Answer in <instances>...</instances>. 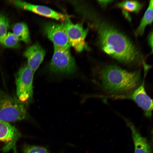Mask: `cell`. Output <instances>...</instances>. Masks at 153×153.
I'll list each match as a JSON object with an SVG mask.
<instances>
[{
	"instance_id": "7a4b0ae2",
	"label": "cell",
	"mask_w": 153,
	"mask_h": 153,
	"mask_svg": "<svg viewBox=\"0 0 153 153\" xmlns=\"http://www.w3.org/2000/svg\"><path fill=\"white\" fill-rule=\"evenodd\" d=\"M94 73L101 88L119 97L130 94L142 83L139 71H129L115 65L100 66Z\"/></svg>"
},
{
	"instance_id": "8fae6325",
	"label": "cell",
	"mask_w": 153,
	"mask_h": 153,
	"mask_svg": "<svg viewBox=\"0 0 153 153\" xmlns=\"http://www.w3.org/2000/svg\"><path fill=\"white\" fill-rule=\"evenodd\" d=\"M45 54L44 50L37 43L29 47L24 52L23 56L27 60V64L34 73L42 62Z\"/></svg>"
},
{
	"instance_id": "2e32d148",
	"label": "cell",
	"mask_w": 153,
	"mask_h": 153,
	"mask_svg": "<svg viewBox=\"0 0 153 153\" xmlns=\"http://www.w3.org/2000/svg\"><path fill=\"white\" fill-rule=\"evenodd\" d=\"M1 44L5 47L10 48H17L20 46V41L12 33H7Z\"/></svg>"
},
{
	"instance_id": "3957f363",
	"label": "cell",
	"mask_w": 153,
	"mask_h": 153,
	"mask_svg": "<svg viewBox=\"0 0 153 153\" xmlns=\"http://www.w3.org/2000/svg\"><path fill=\"white\" fill-rule=\"evenodd\" d=\"M28 116L27 106L16 96L0 90V120L9 123L24 120Z\"/></svg>"
},
{
	"instance_id": "9c48e42d",
	"label": "cell",
	"mask_w": 153,
	"mask_h": 153,
	"mask_svg": "<svg viewBox=\"0 0 153 153\" xmlns=\"http://www.w3.org/2000/svg\"><path fill=\"white\" fill-rule=\"evenodd\" d=\"M10 3L17 7L28 10L40 15L59 20H64L66 17L47 7L35 5L20 0H13Z\"/></svg>"
},
{
	"instance_id": "7c38bea8",
	"label": "cell",
	"mask_w": 153,
	"mask_h": 153,
	"mask_svg": "<svg viewBox=\"0 0 153 153\" xmlns=\"http://www.w3.org/2000/svg\"><path fill=\"white\" fill-rule=\"evenodd\" d=\"M124 120L131 131L135 146L134 153H152L151 146L146 138L141 135L131 121L126 118Z\"/></svg>"
},
{
	"instance_id": "d6986e66",
	"label": "cell",
	"mask_w": 153,
	"mask_h": 153,
	"mask_svg": "<svg viewBox=\"0 0 153 153\" xmlns=\"http://www.w3.org/2000/svg\"><path fill=\"white\" fill-rule=\"evenodd\" d=\"M98 2L101 7L105 8L108 5L112 2L113 0H99Z\"/></svg>"
},
{
	"instance_id": "44dd1931",
	"label": "cell",
	"mask_w": 153,
	"mask_h": 153,
	"mask_svg": "<svg viewBox=\"0 0 153 153\" xmlns=\"http://www.w3.org/2000/svg\"><path fill=\"white\" fill-rule=\"evenodd\" d=\"M123 14L125 18L129 21H130L131 20V18L130 14L128 12L124 10H122Z\"/></svg>"
},
{
	"instance_id": "ac0fdd59",
	"label": "cell",
	"mask_w": 153,
	"mask_h": 153,
	"mask_svg": "<svg viewBox=\"0 0 153 153\" xmlns=\"http://www.w3.org/2000/svg\"><path fill=\"white\" fill-rule=\"evenodd\" d=\"M24 153H50L48 150L43 147L28 145L24 148Z\"/></svg>"
},
{
	"instance_id": "4fadbf2b",
	"label": "cell",
	"mask_w": 153,
	"mask_h": 153,
	"mask_svg": "<svg viewBox=\"0 0 153 153\" xmlns=\"http://www.w3.org/2000/svg\"><path fill=\"white\" fill-rule=\"evenodd\" d=\"M153 0L150 1L148 7L142 18L139 25L135 31V36H142L144 33L146 26L152 23L153 17Z\"/></svg>"
},
{
	"instance_id": "6da1fadb",
	"label": "cell",
	"mask_w": 153,
	"mask_h": 153,
	"mask_svg": "<svg viewBox=\"0 0 153 153\" xmlns=\"http://www.w3.org/2000/svg\"><path fill=\"white\" fill-rule=\"evenodd\" d=\"M90 14L91 25L96 32L97 44L103 52L128 66L145 65L143 54L126 34L102 16Z\"/></svg>"
},
{
	"instance_id": "ffe728a7",
	"label": "cell",
	"mask_w": 153,
	"mask_h": 153,
	"mask_svg": "<svg viewBox=\"0 0 153 153\" xmlns=\"http://www.w3.org/2000/svg\"><path fill=\"white\" fill-rule=\"evenodd\" d=\"M148 43L151 48L152 52H153V32L151 31L148 36Z\"/></svg>"
},
{
	"instance_id": "e0dca14e",
	"label": "cell",
	"mask_w": 153,
	"mask_h": 153,
	"mask_svg": "<svg viewBox=\"0 0 153 153\" xmlns=\"http://www.w3.org/2000/svg\"><path fill=\"white\" fill-rule=\"evenodd\" d=\"M9 26V22L8 18L3 14L0 13V44L8 33Z\"/></svg>"
},
{
	"instance_id": "5bb4252c",
	"label": "cell",
	"mask_w": 153,
	"mask_h": 153,
	"mask_svg": "<svg viewBox=\"0 0 153 153\" xmlns=\"http://www.w3.org/2000/svg\"><path fill=\"white\" fill-rule=\"evenodd\" d=\"M12 33L20 41L28 43L30 40V36L28 27L24 22L15 24L12 28Z\"/></svg>"
},
{
	"instance_id": "30bf717a",
	"label": "cell",
	"mask_w": 153,
	"mask_h": 153,
	"mask_svg": "<svg viewBox=\"0 0 153 153\" xmlns=\"http://www.w3.org/2000/svg\"><path fill=\"white\" fill-rule=\"evenodd\" d=\"M124 97L132 100L143 109L146 116L151 117L153 110L152 100L146 93L144 81L130 94L124 96Z\"/></svg>"
},
{
	"instance_id": "277c9868",
	"label": "cell",
	"mask_w": 153,
	"mask_h": 153,
	"mask_svg": "<svg viewBox=\"0 0 153 153\" xmlns=\"http://www.w3.org/2000/svg\"><path fill=\"white\" fill-rule=\"evenodd\" d=\"M34 73L27 64L20 68L15 75L16 97L27 106L32 101Z\"/></svg>"
},
{
	"instance_id": "ba28073f",
	"label": "cell",
	"mask_w": 153,
	"mask_h": 153,
	"mask_svg": "<svg viewBox=\"0 0 153 153\" xmlns=\"http://www.w3.org/2000/svg\"><path fill=\"white\" fill-rule=\"evenodd\" d=\"M21 136L20 132L15 127L0 120V141L5 144L2 148L4 152L12 149L14 153H17L16 143Z\"/></svg>"
},
{
	"instance_id": "9a60e30c",
	"label": "cell",
	"mask_w": 153,
	"mask_h": 153,
	"mask_svg": "<svg viewBox=\"0 0 153 153\" xmlns=\"http://www.w3.org/2000/svg\"><path fill=\"white\" fill-rule=\"evenodd\" d=\"M116 6L127 12L138 13L142 8L143 5L136 1L126 0L117 3Z\"/></svg>"
},
{
	"instance_id": "8992f818",
	"label": "cell",
	"mask_w": 153,
	"mask_h": 153,
	"mask_svg": "<svg viewBox=\"0 0 153 153\" xmlns=\"http://www.w3.org/2000/svg\"><path fill=\"white\" fill-rule=\"evenodd\" d=\"M63 24L71 46L78 52L87 48L86 37L88 32L80 24L73 23L68 17H66Z\"/></svg>"
},
{
	"instance_id": "5b68a950",
	"label": "cell",
	"mask_w": 153,
	"mask_h": 153,
	"mask_svg": "<svg viewBox=\"0 0 153 153\" xmlns=\"http://www.w3.org/2000/svg\"><path fill=\"white\" fill-rule=\"evenodd\" d=\"M48 69L51 73L55 74L70 75L75 72L77 67L69 48L54 47Z\"/></svg>"
},
{
	"instance_id": "52a82bcc",
	"label": "cell",
	"mask_w": 153,
	"mask_h": 153,
	"mask_svg": "<svg viewBox=\"0 0 153 153\" xmlns=\"http://www.w3.org/2000/svg\"><path fill=\"white\" fill-rule=\"evenodd\" d=\"M44 33L54 44V47L69 48L71 46L63 24L48 23L44 26Z\"/></svg>"
}]
</instances>
